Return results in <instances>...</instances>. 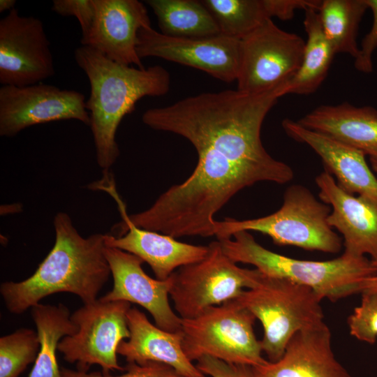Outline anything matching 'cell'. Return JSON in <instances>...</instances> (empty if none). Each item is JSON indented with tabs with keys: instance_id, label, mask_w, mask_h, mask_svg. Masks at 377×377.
<instances>
[{
	"instance_id": "7a4b0ae2",
	"label": "cell",
	"mask_w": 377,
	"mask_h": 377,
	"mask_svg": "<svg viewBox=\"0 0 377 377\" xmlns=\"http://www.w3.org/2000/svg\"><path fill=\"white\" fill-rule=\"evenodd\" d=\"M55 242L34 274L19 281H7L0 293L7 309L21 314L57 293L78 296L84 304L93 302L111 274L105 256V234L82 237L65 212L54 218Z\"/></svg>"
},
{
	"instance_id": "4316f807",
	"label": "cell",
	"mask_w": 377,
	"mask_h": 377,
	"mask_svg": "<svg viewBox=\"0 0 377 377\" xmlns=\"http://www.w3.org/2000/svg\"><path fill=\"white\" fill-rule=\"evenodd\" d=\"M40 349L37 332L20 328L0 338V377H19L35 362Z\"/></svg>"
},
{
	"instance_id": "cb8c5ba5",
	"label": "cell",
	"mask_w": 377,
	"mask_h": 377,
	"mask_svg": "<svg viewBox=\"0 0 377 377\" xmlns=\"http://www.w3.org/2000/svg\"><path fill=\"white\" fill-rule=\"evenodd\" d=\"M163 34L202 38L220 35L219 26L201 1L147 0Z\"/></svg>"
},
{
	"instance_id": "7402d4cb",
	"label": "cell",
	"mask_w": 377,
	"mask_h": 377,
	"mask_svg": "<svg viewBox=\"0 0 377 377\" xmlns=\"http://www.w3.org/2000/svg\"><path fill=\"white\" fill-rule=\"evenodd\" d=\"M31 309L36 327L40 349L29 377H61L57 360V350L61 339L75 333L77 325L64 304L38 303Z\"/></svg>"
},
{
	"instance_id": "52a82bcc",
	"label": "cell",
	"mask_w": 377,
	"mask_h": 377,
	"mask_svg": "<svg viewBox=\"0 0 377 377\" xmlns=\"http://www.w3.org/2000/svg\"><path fill=\"white\" fill-rule=\"evenodd\" d=\"M255 316L235 299L211 306L198 316L182 319V346L193 362L210 356L253 367L269 361L262 355L260 340L253 330Z\"/></svg>"
},
{
	"instance_id": "4dcf8cb0",
	"label": "cell",
	"mask_w": 377,
	"mask_h": 377,
	"mask_svg": "<svg viewBox=\"0 0 377 377\" xmlns=\"http://www.w3.org/2000/svg\"><path fill=\"white\" fill-rule=\"evenodd\" d=\"M365 2L372 13V24L359 46L354 66L357 71L369 73L373 71L372 56L377 48V0H365Z\"/></svg>"
},
{
	"instance_id": "d6986e66",
	"label": "cell",
	"mask_w": 377,
	"mask_h": 377,
	"mask_svg": "<svg viewBox=\"0 0 377 377\" xmlns=\"http://www.w3.org/2000/svg\"><path fill=\"white\" fill-rule=\"evenodd\" d=\"M282 126L288 135L308 145L320 156L325 170L335 176L343 191L377 200V179L362 151L308 129L297 121L284 119Z\"/></svg>"
},
{
	"instance_id": "ffe728a7",
	"label": "cell",
	"mask_w": 377,
	"mask_h": 377,
	"mask_svg": "<svg viewBox=\"0 0 377 377\" xmlns=\"http://www.w3.org/2000/svg\"><path fill=\"white\" fill-rule=\"evenodd\" d=\"M127 322L130 337L123 340L117 348V354L127 363L157 362L170 365L187 377H205L185 355L181 332H170L158 327L136 307L128 310Z\"/></svg>"
},
{
	"instance_id": "8fae6325",
	"label": "cell",
	"mask_w": 377,
	"mask_h": 377,
	"mask_svg": "<svg viewBox=\"0 0 377 377\" xmlns=\"http://www.w3.org/2000/svg\"><path fill=\"white\" fill-rule=\"evenodd\" d=\"M74 119L90 126L84 94L44 83L0 88V135L12 138L40 124Z\"/></svg>"
},
{
	"instance_id": "5bb4252c",
	"label": "cell",
	"mask_w": 377,
	"mask_h": 377,
	"mask_svg": "<svg viewBox=\"0 0 377 377\" xmlns=\"http://www.w3.org/2000/svg\"><path fill=\"white\" fill-rule=\"evenodd\" d=\"M101 187L115 199L122 220L115 233L105 234V244L139 257L151 268L157 279L165 280L181 267L198 262L208 253V246L179 242L170 235L145 230L130 220L126 205L116 191L113 179Z\"/></svg>"
},
{
	"instance_id": "2e32d148",
	"label": "cell",
	"mask_w": 377,
	"mask_h": 377,
	"mask_svg": "<svg viewBox=\"0 0 377 377\" xmlns=\"http://www.w3.org/2000/svg\"><path fill=\"white\" fill-rule=\"evenodd\" d=\"M96 15L82 45L92 47L118 64L145 68L138 54V33L151 26L147 10L138 0H94Z\"/></svg>"
},
{
	"instance_id": "e0dca14e",
	"label": "cell",
	"mask_w": 377,
	"mask_h": 377,
	"mask_svg": "<svg viewBox=\"0 0 377 377\" xmlns=\"http://www.w3.org/2000/svg\"><path fill=\"white\" fill-rule=\"evenodd\" d=\"M319 197L330 205L327 222L343 237L344 253L369 255L377 258V200L343 191L331 174L323 171L316 177Z\"/></svg>"
},
{
	"instance_id": "6da1fadb",
	"label": "cell",
	"mask_w": 377,
	"mask_h": 377,
	"mask_svg": "<svg viewBox=\"0 0 377 377\" xmlns=\"http://www.w3.org/2000/svg\"><path fill=\"white\" fill-rule=\"evenodd\" d=\"M287 91L281 84L259 94L205 92L147 110L145 125L186 138L198 158L184 182L129 215L131 222L174 238L213 236L214 216L239 191L260 182L291 181L290 166L269 154L260 135L267 114Z\"/></svg>"
},
{
	"instance_id": "603a6c76",
	"label": "cell",
	"mask_w": 377,
	"mask_h": 377,
	"mask_svg": "<svg viewBox=\"0 0 377 377\" xmlns=\"http://www.w3.org/2000/svg\"><path fill=\"white\" fill-rule=\"evenodd\" d=\"M307 36L301 66L289 83L288 94L306 95L316 91L325 80L336 54L323 29L314 8L304 10Z\"/></svg>"
},
{
	"instance_id": "3957f363",
	"label": "cell",
	"mask_w": 377,
	"mask_h": 377,
	"mask_svg": "<svg viewBox=\"0 0 377 377\" xmlns=\"http://www.w3.org/2000/svg\"><path fill=\"white\" fill-rule=\"evenodd\" d=\"M74 57L90 84L86 109L89 113L96 161L107 172L120 154L116 133L122 119L142 98L167 94L170 75L158 65L139 68L118 64L88 46L76 48Z\"/></svg>"
},
{
	"instance_id": "ba28073f",
	"label": "cell",
	"mask_w": 377,
	"mask_h": 377,
	"mask_svg": "<svg viewBox=\"0 0 377 377\" xmlns=\"http://www.w3.org/2000/svg\"><path fill=\"white\" fill-rule=\"evenodd\" d=\"M208 247L203 259L179 267L170 276V295L182 319L193 318L211 306L237 298L252 288L261 274L257 269L237 266L218 240Z\"/></svg>"
},
{
	"instance_id": "44dd1931",
	"label": "cell",
	"mask_w": 377,
	"mask_h": 377,
	"mask_svg": "<svg viewBox=\"0 0 377 377\" xmlns=\"http://www.w3.org/2000/svg\"><path fill=\"white\" fill-rule=\"evenodd\" d=\"M297 121L377 159V110L373 107L348 102L323 105Z\"/></svg>"
},
{
	"instance_id": "ac0fdd59",
	"label": "cell",
	"mask_w": 377,
	"mask_h": 377,
	"mask_svg": "<svg viewBox=\"0 0 377 377\" xmlns=\"http://www.w3.org/2000/svg\"><path fill=\"white\" fill-rule=\"evenodd\" d=\"M253 371L254 377H351L334 356L324 322L295 333L278 361L253 367Z\"/></svg>"
},
{
	"instance_id": "30bf717a",
	"label": "cell",
	"mask_w": 377,
	"mask_h": 377,
	"mask_svg": "<svg viewBox=\"0 0 377 377\" xmlns=\"http://www.w3.org/2000/svg\"><path fill=\"white\" fill-rule=\"evenodd\" d=\"M305 40L272 19L240 40L237 90L259 94L290 83L299 71Z\"/></svg>"
},
{
	"instance_id": "277c9868",
	"label": "cell",
	"mask_w": 377,
	"mask_h": 377,
	"mask_svg": "<svg viewBox=\"0 0 377 377\" xmlns=\"http://www.w3.org/2000/svg\"><path fill=\"white\" fill-rule=\"evenodd\" d=\"M218 241L235 263L250 264L265 275L306 286L332 302L362 293L367 281L377 274L376 266L366 256L343 253L325 261L295 259L265 249L248 231Z\"/></svg>"
},
{
	"instance_id": "f1b7e54d",
	"label": "cell",
	"mask_w": 377,
	"mask_h": 377,
	"mask_svg": "<svg viewBox=\"0 0 377 377\" xmlns=\"http://www.w3.org/2000/svg\"><path fill=\"white\" fill-rule=\"evenodd\" d=\"M124 367V373L119 376L100 372L88 373L64 367L61 368V377H187L170 365L157 362L142 364L130 362Z\"/></svg>"
},
{
	"instance_id": "5b68a950",
	"label": "cell",
	"mask_w": 377,
	"mask_h": 377,
	"mask_svg": "<svg viewBox=\"0 0 377 377\" xmlns=\"http://www.w3.org/2000/svg\"><path fill=\"white\" fill-rule=\"evenodd\" d=\"M235 300L261 323L260 343L270 362L282 357L295 333L324 322L323 299L313 290L262 272L256 283Z\"/></svg>"
},
{
	"instance_id": "9c48e42d",
	"label": "cell",
	"mask_w": 377,
	"mask_h": 377,
	"mask_svg": "<svg viewBox=\"0 0 377 377\" xmlns=\"http://www.w3.org/2000/svg\"><path fill=\"white\" fill-rule=\"evenodd\" d=\"M131 303L126 301L105 302L100 299L84 304L71 316L77 330L61 339L58 351L69 363H76L77 370L87 372L98 364L103 374L125 370L119 364L117 348L130 337L127 313Z\"/></svg>"
},
{
	"instance_id": "f546056e",
	"label": "cell",
	"mask_w": 377,
	"mask_h": 377,
	"mask_svg": "<svg viewBox=\"0 0 377 377\" xmlns=\"http://www.w3.org/2000/svg\"><path fill=\"white\" fill-rule=\"evenodd\" d=\"M52 10L61 16L75 17L81 27V38L89 34L96 15L94 0H54Z\"/></svg>"
},
{
	"instance_id": "d4e9b609",
	"label": "cell",
	"mask_w": 377,
	"mask_h": 377,
	"mask_svg": "<svg viewBox=\"0 0 377 377\" xmlns=\"http://www.w3.org/2000/svg\"><path fill=\"white\" fill-rule=\"evenodd\" d=\"M368 9L365 0H323L318 10L324 33L336 54L354 59L359 53L360 24Z\"/></svg>"
},
{
	"instance_id": "484cf974",
	"label": "cell",
	"mask_w": 377,
	"mask_h": 377,
	"mask_svg": "<svg viewBox=\"0 0 377 377\" xmlns=\"http://www.w3.org/2000/svg\"><path fill=\"white\" fill-rule=\"evenodd\" d=\"M214 17L220 34L242 40L272 19L266 0H202Z\"/></svg>"
},
{
	"instance_id": "836d02e7",
	"label": "cell",
	"mask_w": 377,
	"mask_h": 377,
	"mask_svg": "<svg viewBox=\"0 0 377 377\" xmlns=\"http://www.w3.org/2000/svg\"><path fill=\"white\" fill-rule=\"evenodd\" d=\"M15 0H0V12L10 11L15 8Z\"/></svg>"
},
{
	"instance_id": "4fadbf2b",
	"label": "cell",
	"mask_w": 377,
	"mask_h": 377,
	"mask_svg": "<svg viewBox=\"0 0 377 377\" xmlns=\"http://www.w3.org/2000/svg\"><path fill=\"white\" fill-rule=\"evenodd\" d=\"M140 59L154 57L202 71L226 82L237 80L240 63V40L223 35L194 38L163 34L145 26L138 33Z\"/></svg>"
},
{
	"instance_id": "8992f818",
	"label": "cell",
	"mask_w": 377,
	"mask_h": 377,
	"mask_svg": "<svg viewBox=\"0 0 377 377\" xmlns=\"http://www.w3.org/2000/svg\"><path fill=\"white\" fill-rule=\"evenodd\" d=\"M330 209L306 187L294 184L286 190L282 206L274 213L253 219L216 221L214 235L221 240L239 231H256L268 235L277 245L337 253L343 242L328 224Z\"/></svg>"
},
{
	"instance_id": "1f68e13d",
	"label": "cell",
	"mask_w": 377,
	"mask_h": 377,
	"mask_svg": "<svg viewBox=\"0 0 377 377\" xmlns=\"http://www.w3.org/2000/svg\"><path fill=\"white\" fill-rule=\"evenodd\" d=\"M195 366L211 377H254L253 367L231 364L207 355L199 358Z\"/></svg>"
},
{
	"instance_id": "d6a6232c",
	"label": "cell",
	"mask_w": 377,
	"mask_h": 377,
	"mask_svg": "<svg viewBox=\"0 0 377 377\" xmlns=\"http://www.w3.org/2000/svg\"><path fill=\"white\" fill-rule=\"evenodd\" d=\"M377 269V258L371 260ZM371 293L377 295V274L371 277L367 283L362 293Z\"/></svg>"
},
{
	"instance_id": "7c38bea8",
	"label": "cell",
	"mask_w": 377,
	"mask_h": 377,
	"mask_svg": "<svg viewBox=\"0 0 377 377\" xmlns=\"http://www.w3.org/2000/svg\"><path fill=\"white\" fill-rule=\"evenodd\" d=\"M55 73L43 22L22 16L15 8L0 20V83L24 87Z\"/></svg>"
},
{
	"instance_id": "9a60e30c",
	"label": "cell",
	"mask_w": 377,
	"mask_h": 377,
	"mask_svg": "<svg viewBox=\"0 0 377 377\" xmlns=\"http://www.w3.org/2000/svg\"><path fill=\"white\" fill-rule=\"evenodd\" d=\"M104 253L113 286L99 299L138 304L151 315L158 327L170 332H181L182 319L172 310L168 299L171 277L165 280L150 277L142 267V260L121 249L105 245Z\"/></svg>"
},
{
	"instance_id": "83f0119b",
	"label": "cell",
	"mask_w": 377,
	"mask_h": 377,
	"mask_svg": "<svg viewBox=\"0 0 377 377\" xmlns=\"http://www.w3.org/2000/svg\"><path fill=\"white\" fill-rule=\"evenodd\" d=\"M359 306L348 318L350 334L359 341L374 343L377 340V295L362 293Z\"/></svg>"
}]
</instances>
